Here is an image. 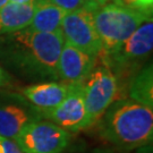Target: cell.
Here are the masks:
<instances>
[{"instance_id": "cell-1", "label": "cell", "mask_w": 153, "mask_h": 153, "mask_svg": "<svg viewBox=\"0 0 153 153\" xmlns=\"http://www.w3.org/2000/svg\"><path fill=\"white\" fill-rule=\"evenodd\" d=\"M65 43L61 32L45 33L26 27L0 36V57L21 75L58 78V61Z\"/></svg>"}, {"instance_id": "cell-2", "label": "cell", "mask_w": 153, "mask_h": 153, "mask_svg": "<svg viewBox=\"0 0 153 153\" xmlns=\"http://www.w3.org/2000/svg\"><path fill=\"white\" fill-rule=\"evenodd\" d=\"M103 140L131 151L152 141L153 109L131 99H117L99 119Z\"/></svg>"}, {"instance_id": "cell-3", "label": "cell", "mask_w": 153, "mask_h": 153, "mask_svg": "<svg viewBox=\"0 0 153 153\" xmlns=\"http://www.w3.org/2000/svg\"><path fill=\"white\" fill-rule=\"evenodd\" d=\"M149 18L152 16L116 2L98 7L93 11V21L102 44V52L115 50Z\"/></svg>"}, {"instance_id": "cell-4", "label": "cell", "mask_w": 153, "mask_h": 153, "mask_svg": "<svg viewBox=\"0 0 153 153\" xmlns=\"http://www.w3.org/2000/svg\"><path fill=\"white\" fill-rule=\"evenodd\" d=\"M153 50V21H148L138 26L129 38L118 45L115 50L104 53L103 61L117 76L118 74L127 75L149 59Z\"/></svg>"}, {"instance_id": "cell-5", "label": "cell", "mask_w": 153, "mask_h": 153, "mask_svg": "<svg viewBox=\"0 0 153 153\" xmlns=\"http://www.w3.org/2000/svg\"><path fill=\"white\" fill-rule=\"evenodd\" d=\"M119 83L104 62L95 65L82 84V92L90 126L103 116L117 99Z\"/></svg>"}, {"instance_id": "cell-6", "label": "cell", "mask_w": 153, "mask_h": 153, "mask_svg": "<svg viewBox=\"0 0 153 153\" xmlns=\"http://www.w3.org/2000/svg\"><path fill=\"white\" fill-rule=\"evenodd\" d=\"M69 141L68 131L47 119L27 124L15 140L24 153H62Z\"/></svg>"}, {"instance_id": "cell-7", "label": "cell", "mask_w": 153, "mask_h": 153, "mask_svg": "<svg viewBox=\"0 0 153 153\" xmlns=\"http://www.w3.org/2000/svg\"><path fill=\"white\" fill-rule=\"evenodd\" d=\"M97 8L90 5L79 10L67 13L60 28L65 42L93 57H99L102 52V44L93 21V11Z\"/></svg>"}, {"instance_id": "cell-8", "label": "cell", "mask_w": 153, "mask_h": 153, "mask_svg": "<svg viewBox=\"0 0 153 153\" xmlns=\"http://www.w3.org/2000/svg\"><path fill=\"white\" fill-rule=\"evenodd\" d=\"M44 119L50 120L68 133H76L90 127L82 85H71L69 93L64 101L44 116Z\"/></svg>"}, {"instance_id": "cell-9", "label": "cell", "mask_w": 153, "mask_h": 153, "mask_svg": "<svg viewBox=\"0 0 153 153\" xmlns=\"http://www.w3.org/2000/svg\"><path fill=\"white\" fill-rule=\"evenodd\" d=\"M97 58L65 42L58 61V78L67 85H82L97 65Z\"/></svg>"}, {"instance_id": "cell-10", "label": "cell", "mask_w": 153, "mask_h": 153, "mask_svg": "<svg viewBox=\"0 0 153 153\" xmlns=\"http://www.w3.org/2000/svg\"><path fill=\"white\" fill-rule=\"evenodd\" d=\"M69 90L71 85L62 82H42L23 88L21 93L44 119V116L64 101Z\"/></svg>"}, {"instance_id": "cell-11", "label": "cell", "mask_w": 153, "mask_h": 153, "mask_svg": "<svg viewBox=\"0 0 153 153\" xmlns=\"http://www.w3.org/2000/svg\"><path fill=\"white\" fill-rule=\"evenodd\" d=\"M43 119L31 104L22 102L0 104V136L15 141L25 126Z\"/></svg>"}, {"instance_id": "cell-12", "label": "cell", "mask_w": 153, "mask_h": 153, "mask_svg": "<svg viewBox=\"0 0 153 153\" xmlns=\"http://www.w3.org/2000/svg\"><path fill=\"white\" fill-rule=\"evenodd\" d=\"M33 14L34 2L25 5L8 2L0 9V36L28 27Z\"/></svg>"}, {"instance_id": "cell-13", "label": "cell", "mask_w": 153, "mask_h": 153, "mask_svg": "<svg viewBox=\"0 0 153 153\" xmlns=\"http://www.w3.org/2000/svg\"><path fill=\"white\" fill-rule=\"evenodd\" d=\"M67 14L64 9L45 0L34 1V14L28 27L45 33L60 32L61 23Z\"/></svg>"}, {"instance_id": "cell-14", "label": "cell", "mask_w": 153, "mask_h": 153, "mask_svg": "<svg viewBox=\"0 0 153 153\" xmlns=\"http://www.w3.org/2000/svg\"><path fill=\"white\" fill-rule=\"evenodd\" d=\"M129 99L153 109V71L152 66H146L131 78Z\"/></svg>"}, {"instance_id": "cell-15", "label": "cell", "mask_w": 153, "mask_h": 153, "mask_svg": "<svg viewBox=\"0 0 153 153\" xmlns=\"http://www.w3.org/2000/svg\"><path fill=\"white\" fill-rule=\"evenodd\" d=\"M112 2L124 6L126 8L142 11L149 16H152L153 0H114Z\"/></svg>"}, {"instance_id": "cell-16", "label": "cell", "mask_w": 153, "mask_h": 153, "mask_svg": "<svg viewBox=\"0 0 153 153\" xmlns=\"http://www.w3.org/2000/svg\"><path fill=\"white\" fill-rule=\"evenodd\" d=\"M45 1L64 9L66 13L79 10V9H83L88 6L92 5L88 2V0H45Z\"/></svg>"}, {"instance_id": "cell-17", "label": "cell", "mask_w": 153, "mask_h": 153, "mask_svg": "<svg viewBox=\"0 0 153 153\" xmlns=\"http://www.w3.org/2000/svg\"><path fill=\"white\" fill-rule=\"evenodd\" d=\"M0 153H24L13 140L0 136Z\"/></svg>"}, {"instance_id": "cell-18", "label": "cell", "mask_w": 153, "mask_h": 153, "mask_svg": "<svg viewBox=\"0 0 153 153\" xmlns=\"http://www.w3.org/2000/svg\"><path fill=\"white\" fill-rule=\"evenodd\" d=\"M9 81V77L7 75V73H6L2 68H1V66H0V88H4L7 82Z\"/></svg>"}, {"instance_id": "cell-19", "label": "cell", "mask_w": 153, "mask_h": 153, "mask_svg": "<svg viewBox=\"0 0 153 153\" xmlns=\"http://www.w3.org/2000/svg\"><path fill=\"white\" fill-rule=\"evenodd\" d=\"M111 1H114V0H88V2L94 5L95 7H101V6L105 5V4H109Z\"/></svg>"}, {"instance_id": "cell-20", "label": "cell", "mask_w": 153, "mask_h": 153, "mask_svg": "<svg viewBox=\"0 0 153 153\" xmlns=\"http://www.w3.org/2000/svg\"><path fill=\"white\" fill-rule=\"evenodd\" d=\"M35 0H9V2L13 4H21V5H25V4H33Z\"/></svg>"}, {"instance_id": "cell-21", "label": "cell", "mask_w": 153, "mask_h": 153, "mask_svg": "<svg viewBox=\"0 0 153 153\" xmlns=\"http://www.w3.org/2000/svg\"><path fill=\"white\" fill-rule=\"evenodd\" d=\"M91 153H116V152H114L112 150H108V149H97V150L92 151Z\"/></svg>"}, {"instance_id": "cell-22", "label": "cell", "mask_w": 153, "mask_h": 153, "mask_svg": "<svg viewBox=\"0 0 153 153\" xmlns=\"http://www.w3.org/2000/svg\"><path fill=\"white\" fill-rule=\"evenodd\" d=\"M8 2H9V0H0V9H1L4 6L7 5Z\"/></svg>"}]
</instances>
